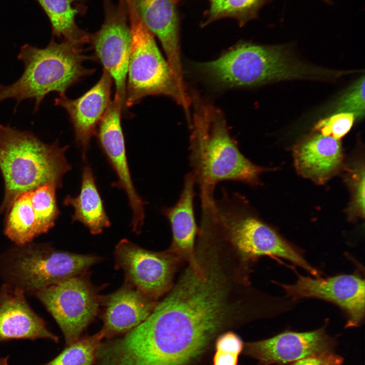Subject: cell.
<instances>
[{
	"mask_svg": "<svg viewBox=\"0 0 365 365\" xmlns=\"http://www.w3.org/2000/svg\"><path fill=\"white\" fill-rule=\"evenodd\" d=\"M191 101L190 159L200 192L213 193L216 185L224 180L259 184L266 169L240 152L221 111L197 93H192Z\"/></svg>",
	"mask_w": 365,
	"mask_h": 365,
	"instance_id": "cell-1",
	"label": "cell"
},
{
	"mask_svg": "<svg viewBox=\"0 0 365 365\" xmlns=\"http://www.w3.org/2000/svg\"><path fill=\"white\" fill-rule=\"evenodd\" d=\"M199 75L215 87L261 85L286 80L324 79L326 70L298 60L287 46L242 43L217 59L195 65Z\"/></svg>",
	"mask_w": 365,
	"mask_h": 365,
	"instance_id": "cell-2",
	"label": "cell"
},
{
	"mask_svg": "<svg viewBox=\"0 0 365 365\" xmlns=\"http://www.w3.org/2000/svg\"><path fill=\"white\" fill-rule=\"evenodd\" d=\"M69 148L60 147L57 139L45 143L30 131L0 125V170L5 184L0 214L22 193L47 184L61 188L63 175L72 168L65 156Z\"/></svg>",
	"mask_w": 365,
	"mask_h": 365,
	"instance_id": "cell-3",
	"label": "cell"
},
{
	"mask_svg": "<svg viewBox=\"0 0 365 365\" xmlns=\"http://www.w3.org/2000/svg\"><path fill=\"white\" fill-rule=\"evenodd\" d=\"M83 52V46L63 40L57 43L53 37L44 48L24 44L17 55L24 64L23 74L12 84L0 85V103L14 99L17 102L16 111L23 100L34 99L35 113L48 94L57 92L65 94L69 88L96 70L83 65L86 60L96 59Z\"/></svg>",
	"mask_w": 365,
	"mask_h": 365,
	"instance_id": "cell-4",
	"label": "cell"
},
{
	"mask_svg": "<svg viewBox=\"0 0 365 365\" xmlns=\"http://www.w3.org/2000/svg\"><path fill=\"white\" fill-rule=\"evenodd\" d=\"M212 210L220 233L244 263L249 265L263 256L278 257L320 276L299 250L250 211L239 193L223 188L221 198L214 200Z\"/></svg>",
	"mask_w": 365,
	"mask_h": 365,
	"instance_id": "cell-5",
	"label": "cell"
},
{
	"mask_svg": "<svg viewBox=\"0 0 365 365\" xmlns=\"http://www.w3.org/2000/svg\"><path fill=\"white\" fill-rule=\"evenodd\" d=\"M100 261L97 256L57 249L48 244L16 245L0 256L6 284L33 293L86 272Z\"/></svg>",
	"mask_w": 365,
	"mask_h": 365,
	"instance_id": "cell-6",
	"label": "cell"
},
{
	"mask_svg": "<svg viewBox=\"0 0 365 365\" xmlns=\"http://www.w3.org/2000/svg\"><path fill=\"white\" fill-rule=\"evenodd\" d=\"M131 44L125 91L128 108L148 96L163 95L183 102L167 60L154 35L140 18L133 0H126Z\"/></svg>",
	"mask_w": 365,
	"mask_h": 365,
	"instance_id": "cell-7",
	"label": "cell"
},
{
	"mask_svg": "<svg viewBox=\"0 0 365 365\" xmlns=\"http://www.w3.org/2000/svg\"><path fill=\"white\" fill-rule=\"evenodd\" d=\"M34 294L57 323L65 346L81 337L97 316L102 298L85 272Z\"/></svg>",
	"mask_w": 365,
	"mask_h": 365,
	"instance_id": "cell-8",
	"label": "cell"
},
{
	"mask_svg": "<svg viewBox=\"0 0 365 365\" xmlns=\"http://www.w3.org/2000/svg\"><path fill=\"white\" fill-rule=\"evenodd\" d=\"M105 19L99 30L90 34V43L93 55L111 75L116 87V95L120 99L122 116L130 117L126 106L125 91L131 44L126 0L114 5L103 0Z\"/></svg>",
	"mask_w": 365,
	"mask_h": 365,
	"instance_id": "cell-9",
	"label": "cell"
},
{
	"mask_svg": "<svg viewBox=\"0 0 365 365\" xmlns=\"http://www.w3.org/2000/svg\"><path fill=\"white\" fill-rule=\"evenodd\" d=\"M116 268L125 273V282L157 300L172 287L179 259L168 250L145 249L127 239L117 244Z\"/></svg>",
	"mask_w": 365,
	"mask_h": 365,
	"instance_id": "cell-10",
	"label": "cell"
},
{
	"mask_svg": "<svg viewBox=\"0 0 365 365\" xmlns=\"http://www.w3.org/2000/svg\"><path fill=\"white\" fill-rule=\"evenodd\" d=\"M296 283L280 286L286 297L294 301L316 298L331 302L345 314L346 327L357 326L364 317V279L357 273L339 274L326 278L311 277L297 272Z\"/></svg>",
	"mask_w": 365,
	"mask_h": 365,
	"instance_id": "cell-11",
	"label": "cell"
},
{
	"mask_svg": "<svg viewBox=\"0 0 365 365\" xmlns=\"http://www.w3.org/2000/svg\"><path fill=\"white\" fill-rule=\"evenodd\" d=\"M122 116L120 99L115 95L98 124L95 135L99 147L117 177V181L112 186L123 190L126 193L132 211L131 226L132 231L138 234L144 222L146 202L137 193L132 179L121 123Z\"/></svg>",
	"mask_w": 365,
	"mask_h": 365,
	"instance_id": "cell-12",
	"label": "cell"
},
{
	"mask_svg": "<svg viewBox=\"0 0 365 365\" xmlns=\"http://www.w3.org/2000/svg\"><path fill=\"white\" fill-rule=\"evenodd\" d=\"M335 345L323 326L309 332L286 331L267 339L248 342L244 352L262 365H282L309 355L333 352Z\"/></svg>",
	"mask_w": 365,
	"mask_h": 365,
	"instance_id": "cell-13",
	"label": "cell"
},
{
	"mask_svg": "<svg viewBox=\"0 0 365 365\" xmlns=\"http://www.w3.org/2000/svg\"><path fill=\"white\" fill-rule=\"evenodd\" d=\"M148 29L157 36L184 101L189 100L184 79L179 45V19L173 0H133Z\"/></svg>",
	"mask_w": 365,
	"mask_h": 365,
	"instance_id": "cell-14",
	"label": "cell"
},
{
	"mask_svg": "<svg viewBox=\"0 0 365 365\" xmlns=\"http://www.w3.org/2000/svg\"><path fill=\"white\" fill-rule=\"evenodd\" d=\"M113 82L111 75L103 69L98 81L80 97L71 99L61 94L54 100L55 105L64 108L69 116L75 142L83 151L82 158L86 157L91 139L111 101Z\"/></svg>",
	"mask_w": 365,
	"mask_h": 365,
	"instance_id": "cell-15",
	"label": "cell"
},
{
	"mask_svg": "<svg viewBox=\"0 0 365 365\" xmlns=\"http://www.w3.org/2000/svg\"><path fill=\"white\" fill-rule=\"evenodd\" d=\"M21 289L5 283L0 289V343L12 340H49L59 337L30 307Z\"/></svg>",
	"mask_w": 365,
	"mask_h": 365,
	"instance_id": "cell-16",
	"label": "cell"
},
{
	"mask_svg": "<svg viewBox=\"0 0 365 365\" xmlns=\"http://www.w3.org/2000/svg\"><path fill=\"white\" fill-rule=\"evenodd\" d=\"M104 339L123 335L144 321L157 304V300L126 282L113 293L102 297Z\"/></svg>",
	"mask_w": 365,
	"mask_h": 365,
	"instance_id": "cell-17",
	"label": "cell"
},
{
	"mask_svg": "<svg viewBox=\"0 0 365 365\" xmlns=\"http://www.w3.org/2000/svg\"><path fill=\"white\" fill-rule=\"evenodd\" d=\"M293 157L299 174L320 184L337 173L343 159L340 140L320 133L311 134L298 142Z\"/></svg>",
	"mask_w": 365,
	"mask_h": 365,
	"instance_id": "cell-18",
	"label": "cell"
},
{
	"mask_svg": "<svg viewBox=\"0 0 365 365\" xmlns=\"http://www.w3.org/2000/svg\"><path fill=\"white\" fill-rule=\"evenodd\" d=\"M195 177L192 172L187 174L183 189L176 204L170 207H164L161 213L168 220L172 231V241L168 249L179 260L189 262L195 252V238L197 227L194 210L196 195Z\"/></svg>",
	"mask_w": 365,
	"mask_h": 365,
	"instance_id": "cell-19",
	"label": "cell"
},
{
	"mask_svg": "<svg viewBox=\"0 0 365 365\" xmlns=\"http://www.w3.org/2000/svg\"><path fill=\"white\" fill-rule=\"evenodd\" d=\"M84 165L82 168L81 186L79 194L76 197L68 195L63 204L74 209L72 222H79L88 229L93 235L100 234L111 222L104 209L103 202L96 184L91 167L86 158H83Z\"/></svg>",
	"mask_w": 365,
	"mask_h": 365,
	"instance_id": "cell-20",
	"label": "cell"
},
{
	"mask_svg": "<svg viewBox=\"0 0 365 365\" xmlns=\"http://www.w3.org/2000/svg\"><path fill=\"white\" fill-rule=\"evenodd\" d=\"M51 22L53 38L80 46L90 43V34L80 29L75 16L79 0H37Z\"/></svg>",
	"mask_w": 365,
	"mask_h": 365,
	"instance_id": "cell-21",
	"label": "cell"
},
{
	"mask_svg": "<svg viewBox=\"0 0 365 365\" xmlns=\"http://www.w3.org/2000/svg\"><path fill=\"white\" fill-rule=\"evenodd\" d=\"M31 191L22 193L7 211L4 233L16 245L31 242L36 237Z\"/></svg>",
	"mask_w": 365,
	"mask_h": 365,
	"instance_id": "cell-22",
	"label": "cell"
},
{
	"mask_svg": "<svg viewBox=\"0 0 365 365\" xmlns=\"http://www.w3.org/2000/svg\"><path fill=\"white\" fill-rule=\"evenodd\" d=\"M209 8L202 23L205 26L224 18L237 20L240 26L256 18L260 10L273 0H209Z\"/></svg>",
	"mask_w": 365,
	"mask_h": 365,
	"instance_id": "cell-23",
	"label": "cell"
},
{
	"mask_svg": "<svg viewBox=\"0 0 365 365\" xmlns=\"http://www.w3.org/2000/svg\"><path fill=\"white\" fill-rule=\"evenodd\" d=\"M53 185H44L31 191V201L34 215L36 237L48 232L59 215L56 191Z\"/></svg>",
	"mask_w": 365,
	"mask_h": 365,
	"instance_id": "cell-24",
	"label": "cell"
},
{
	"mask_svg": "<svg viewBox=\"0 0 365 365\" xmlns=\"http://www.w3.org/2000/svg\"><path fill=\"white\" fill-rule=\"evenodd\" d=\"M104 339L101 331L91 336L81 337L65 346L56 356L40 365H93L98 348Z\"/></svg>",
	"mask_w": 365,
	"mask_h": 365,
	"instance_id": "cell-25",
	"label": "cell"
},
{
	"mask_svg": "<svg viewBox=\"0 0 365 365\" xmlns=\"http://www.w3.org/2000/svg\"><path fill=\"white\" fill-rule=\"evenodd\" d=\"M347 182L351 191V201L347 211L350 218L364 215V166L358 162L347 169Z\"/></svg>",
	"mask_w": 365,
	"mask_h": 365,
	"instance_id": "cell-26",
	"label": "cell"
},
{
	"mask_svg": "<svg viewBox=\"0 0 365 365\" xmlns=\"http://www.w3.org/2000/svg\"><path fill=\"white\" fill-rule=\"evenodd\" d=\"M243 346L242 340L235 333L228 332L222 334L216 342L213 365H237Z\"/></svg>",
	"mask_w": 365,
	"mask_h": 365,
	"instance_id": "cell-27",
	"label": "cell"
},
{
	"mask_svg": "<svg viewBox=\"0 0 365 365\" xmlns=\"http://www.w3.org/2000/svg\"><path fill=\"white\" fill-rule=\"evenodd\" d=\"M355 119L352 113L339 112L318 121L314 125L313 131L340 140L350 130Z\"/></svg>",
	"mask_w": 365,
	"mask_h": 365,
	"instance_id": "cell-28",
	"label": "cell"
},
{
	"mask_svg": "<svg viewBox=\"0 0 365 365\" xmlns=\"http://www.w3.org/2000/svg\"><path fill=\"white\" fill-rule=\"evenodd\" d=\"M364 77L355 84L340 98L337 104V111L354 114L355 119H361L364 115Z\"/></svg>",
	"mask_w": 365,
	"mask_h": 365,
	"instance_id": "cell-29",
	"label": "cell"
},
{
	"mask_svg": "<svg viewBox=\"0 0 365 365\" xmlns=\"http://www.w3.org/2000/svg\"><path fill=\"white\" fill-rule=\"evenodd\" d=\"M343 358L329 352L306 356L292 363L291 365H341Z\"/></svg>",
	"mask_w": 365,
	"mask_h": 365,
	"instance_id": "cell-30",
	"label": "cell"
},
{
	"mask_svg": "<svg viewBox=\"0 0 365 365\" xmlns=\"http://www.w3.org/2000/svg\"><path fill=\"white\" fill-rule=\"evenodd\" d=\"M9 356L0 357V365H9Z\"/></svg>",
	"mask_w": 365,
	"mask_h": 365,
	"instance_id": "cell-31",
	"label": "cell"
},
{
	"mask_svg": "<svg viewBox=\"0 0 365 365\" xmlns=\"http://www.w3.org/2000/svg\"><path fill=\"white\" fill-rule=\"evenodd\" d=\"M173 1H175V2H177V1H178V0H173Z\"/></svg>",
	"mask_w": 365,
	"mask_h": 365,
	"instance_id": "cell-32",
	"label": "cell"
}]
</instances>
